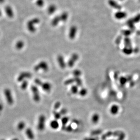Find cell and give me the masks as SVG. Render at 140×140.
Returning a JSON list of instances; mask_svg holds the SVG:
<instances>
[{
  "instance_id": "1",
  "label": "cell",
  "mask_w": 140,
  "mask_h": 140,
  "mask_svg": "<svg viewBox=\"0 0 140 140\" xmlns=\"http://www.w3.org/2000/svg\"><path fill=\"white\" fill-rule=\"evenodd\" d=\"M47 118L45 115L41 114L38 117L37 128L38 130L42 132L46 128Z\"/></svg>"
},
{
  "instance_id": "2",
  "label": "cell",
  "mask_w": 140,
  "mask_h": 140,
  "mask_svg": "<svg viewBox=\"0 0 140 140\" xmlns=\"http://www.w3.org/2000/svg\"><path fill=\"white\" fill-rule=\"evenodd\" d=\"M25 133L28 139L30 140H34L35 139V134L32 129L31 128H27L25 129Z\"/></svg>"
},
{
  "instance_id": "3",
  "label": "cell",
  "mask_w": 140,
  "mask_h": 140,
  "mask_svg": "<svg viewBox=\"0 0 140 140\" xmlns=\"http://www.w3.org/2000/svg\"><path fill=\"white\" fill-rule=\"evenodd\" d=\"M50 126L51 129L53 130H57L60 127V123L58 120L54 119L51 121L50 123Z\"/></svg>"
},
{
  "instance_id": "4",
  "label": "cell",
  "mask_w": 140,
  "mask_h": 140,
  "mask_svg": "<svg viewBox=\"0 0 140 140\" xmlns=\"http://www.w3.org/2000/svg\"><path fill=\"white\" fill-rule=\"evenodd\" d=\"M100 120V116L97 113H94L92 115L91 118V121L93 124H97L99 122Z\"/></svg>"
},
{
  "instance_id": "5",
  "label": "cell",
  "mask_w": 140,
  "mask_h": 140,
  "mask_svg": "<svg viewBox=\"0 0 140 140\" xmlns=\"http://www.w3.org/2000/svg\"><path fill=\"white\" fill-rule=\"evenodd\" d=\"M26 126V124L25 122L23 121H21L18 122L17 124V130L19 131H21L25 129Z\"/></svg>"
},
{
  "instance_id": "6",
  "label": "cell",
  "mask_w": 140,
  "mask_h": 140,
  "mask_svg": "<svg viewBox=\"0 0 140 140\" xmlns=\"http://www.w3.org/2000/svg\"><path fill=\"white\" fill-rule=\"evenodd\" d=\"M5 96L7 103L10 105H12L13 103V99L12 97L11 93L9 92H5Z\"/></svg>"
},
{
  "instance_id": "7",
  "label": "cell",
  "mask_w": 140,
  "mask_h": 140,
  "mask_svg": "<svg viewBox=\"0 0 140 140\" xmlns=\"http://www.w3.org/2000/svg\"><path fill=\"white\" fill-rule=\"evenodd\" d=\"M60 119H61V123L63 126L65 127L69 121V118L67 116H63V117H62Z\"/></svg>"
},
{
  "instance_id": "8",
  "label": "cell",
  "mask_w": 140,
  "mask_h": 140,
  "mask_svg": "<svg viewBox=\"0 0 140 140\" xmlns=\"http://www.w3.org/2000/svg\"><path fill=\"white\" fill-rule=\"evenodd\" d=\"M53 116H54V119L57 120H58L59 119H60L62 117V114L60 113V112H58L56 111H54V112L53 113Z\"/></svg>"
},
{
  "instance_id": "9",
  "label": "cell",
  "mask_w": 140,
  "mask_h": 140,
  "mask_svg": "<svg viewBox=\"0 0 140 140\" xmlns=\"http://www.w3.org/2000/svg\"><path fill=\"white\" fill-rule=\"evenodd\" d=\"M11 140H19L18 138H14L12 139Z\"/></svg>"
},
{
  "instance_id": "10",
  "label": "cell",
  "mask_w": 140,
  "mask_h": 140,
  "mask_svg": "<svg viewBox=\"0 0 140 140\" xmlns=\"http://www.w3.org/2000/svg\"><path fill=\"white\" fill-rule=\"evenodd\" d=\"M0 140H6L5 139H1Z\"/></svg>"
}]
</instances>
